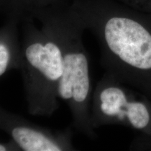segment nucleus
Listing matches in <instances>:
<instances>
[{"mask_svg": "<svg viewBox=\"0 0 151 151\" xmlns=\"http://www.w3.org/2000/svg\"><path fill=\"white\" fill-rule=\"evenodd\" d=\"M6 150V148L4 146H3L2 145L0 144V151H4Z\"/></svg>", "mask_w": 151, "mask_h": 151, "instance_id": "nucleus-9", "label": "nucleus"}, {"mask_svg": "<svg viewBox=\"0 0 151 151\" xmlns=\"http://www.w3.org/2000/svg\"><path fill=\"white\" fill-rule=\"evenodd\" d=\"M96 97V118L101 123L122 124L140 132L151 148V101L140 92L106 80Z\"/></svg>", "mask_w": 151, "mask_h": 151, "instance_id": "nucleus-2", "label": "nucleus"}, {"mask_svg": "<svg viewBox=\"0 0 151 151\" xmlns=\"http://www.w3.org/2000/svg\"><path fill=\"white\" fill-rule=\"evenodd\" d=\"M12 137L19 146L25 151H59L60 146L41 132L28 127H16Z\"/></svg>", "mask_w": 151, "mask_h": 151, "instance_id": "nucleus-5", "label": "nucleus"}, {"mask_svg": "<svg viewBox=\"0 0 151 151\" xmlns=\"http://www.w3.org/2000/svg\"><path fill=\"white\" fill-rule=\"evenodd\" d=\"M88 61L83 52L69 53L64 57V67L58 83V94L63 99H73L85 102L90 92Z\"/></svg>", "mask_w": 151, "mask_h": 151, "instance_id": "nucleus-3", "label": "nucleus"}, {"mask_svg": "<svg viewBox=\"0 0 151 151\" xmlns=\"http://www.w3.org/2000/svg\"><path fill=\"white\" fill-rule=\"evenodd\" d=\"M9 1L14 8L22 11L27 9L37 10L47 4L52 3L55 4L60 0H9Z\"/></svg>", "mask_w": 151, "mask_h": 151, "instance_id": "nucleus-6", "label": "nucleus"}, {"mask_svg": "<svg viewBox=\"0 0 151 151\" xmlns=\"http://www.w3.org/2000/svg\"><path fill=\"white\" fill-rule=\"evenodd\" d=\"M76 8L100 37L116 78L151 101V13L110 0H81Z\"/></svg>", "mask_w": 151, "mask_h": 151, "instance_id": "nucleus-1", "label": "nucleus"}, {"mask_svg": "<svg viewBox=\"0 0 151 151\" xmlns=\"http://www.w3.org/2000/svg\"><path fill=\"white\" fill-rule=\"evenodd\" d=\"M130 8L142 12L151 13V0H118Z\"/></svg>", "mask_w": 151, "mask_h": 151, "instance_id": "nucleus-7", "label": "nucleus"}, {"mask_svg": "<svg viewBox=\"0 0 151 151\" xmlns=\"http://www.w3.org/2000/svg\"><path fill=\"white\" fill-rule=\"evenodd\" d=\"M9 61V52L4 45L0 44V76L5 72Z\"/></svg>", "mask_w": 151, "mask_h": 151, "instance_id": "nucleus-8", "label": "nucleus"}, {"mask_svg": "<svg viewBox=\"0 0 151 151\" xmlns=\"http://www.w3.org/2000/svg\"><path fill=\"white\" fill-rule=\"evenodd\" d=\"M25 55L29 64L39 70L47 79L58 81L61 77L64 57L55 43H32L26 49Z\"/></svg>", "mask_w": 151, "mask_h": 151, "instance_id": "nucleus-4", "label": "nucleus"}]
</instances>
